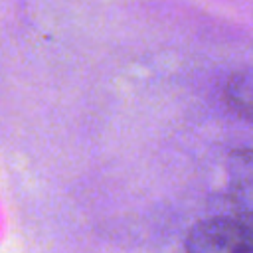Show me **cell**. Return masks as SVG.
<instances>
[{"mask_svg":"<svg viewBox=\"0 0 253 253\" xmlns=\"http://www.w3.org/2000/svg\"><path fill=\"white\" fill-rule=\"evenodd\" d=\"M188 253H253V210L198 221L186 237Z\"/></svg>","mask_w":253,"mask_h":253,"instance_id":"cell-1","label":"cell"},{"mask_svg":"<svg viewBox=\"0 0 253 253\" xmlns=\"http://www.w3.org/2000/svg\"><path fill=\"white\" fill-rule=\"evenodd\" d=\"M223 97L237 115L253 121V69L233 73L225 83Z\"/></svg>","mask_w":253,"mask_h":253,"instance_id":"cell-2","label":"cell"},{"mask_svg":"<svg viewBox=\"0 0 253 253\" xmlns=\"http://www.w3.org/2000/svg\"><path fill=\"white\" fill-rule=\"evenodd\" d=\"M231 174L239 188H253V148H243L233 154Z\"/></svg>","mask_w":253,"mask_h":253,"instance_id":"cell-3","label":"cell"}]
</instances>
